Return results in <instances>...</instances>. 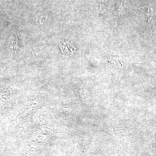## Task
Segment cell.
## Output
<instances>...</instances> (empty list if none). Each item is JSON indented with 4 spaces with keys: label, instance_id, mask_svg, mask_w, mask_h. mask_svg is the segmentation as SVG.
I'll use <instances>...</instances> for the list:
<instances>
[{
    "label": "cell",
    "instance_id": "1",
    "mask_svg": "<svg viewBox=\"0 0 156 156\" xmlns=\"http://www.w3.org/2000/svg\"><path fill=\"white\" fill-rule=\"evenodd\" d=\"M148 18L149 22H151L152 21H156V18L153 13L152 10L151 8H149L148 13Z\"/></svg>",
    "mask_w": 156,
    "mask_h": 156
}]
</instances>
